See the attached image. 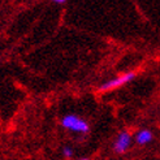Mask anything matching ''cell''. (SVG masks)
<instances>
[{"mask_svg":"<svg viewBox=\"0 0 160 160\" xmlns=\"http://www.w3.org/2000/svg\"><path fill=\"white\" fill-rule=\"evenodd\" d=\"M132 135L129 132H121L118 133V135L116 137L115 142H113V151L116 154H124L129 150L130 145H132Z\"/></svg>","mask_w":160,"mask_h":160,"instance_id":"obj_3","label":"cell"},{"mask_svg":"<svg viewBox=\"0 0 160 160\" xmlns=\"http://www.w3.org/2000/svg\"><path fill=\"white\" fill-rule=\"evenodd\" d=\"M77 160H90L89 158H81V159H77Z\"/></svg>","mask_w":160,"mask_h":160,"instance_id":"obj_7","label":"cell"},{"mask_svg":"<svg viewBox=\"0 0 160 160\" xmlns=\"http://www.w3.org/2000/svg\"><path fill=\"white\" fill-rule=\"evenodd\" d=\"M55 3H58V4H65L67 2H65V0H56Z\"/></svg>","mask_w":160,"mask_h":160,"instance_id":"obj_6","label":"cell"},{"mask_svg":"<svg viewBox=\"0 0 160 160\" xmlns=\"http://www.w3.org/2000/svg\"><path fill=\"white\" fill-rule=\"evenodd\" d=\"M152 139H154V133L150 129H141L135 133V137H134L135 143L139 146L148 145L150 142H152Z\"/></svg>","mask_w":160,"mask_h":160,"instance_id":"obj_4","label":"cell"},{"mask_svg":"<svg viewBox=\"0 0 160 160\" xmlns=\"http://www.w3.org/2000/svg\"><path fill=\"white\" fill-rule=\"evenodd\" d=\"M134 77H135V72H126V73L112 78V79H109V81L104 82L103 85H100L98 90L99 91H111V90L118 89V87H122L124 85L133 81Z\"/></svg>","mask_w":160,"mask_h":160,"instance_id":"obj_2","label":"cell"},{"mask_svg":"<svg viewBox=\"0 0 160 160\" xmlns=\"http://www.w3.org/2000/svg\"><path fill=\"white\" fill-rule=\"evenodd\" d=\"M62 155H64V158H65V159H72L74 154H73V150H72L70 147L65 146L62 148Z\"/></svg>","mask_w":160,"mask_h":160,"instance_id":"obj_5","label":"cell"},{"mask_svg":"<svg viewBox=\"0 0 160 160\" xmlns=\"http://www.w3.org/2000/svg\"><path fill=\"white\" fill-rule=\"evenodd\" d=\"M60 122H61L62 128H65V129L73 132V133L87 134L90 132L89 122H87L86 120H83L82 117H79L78 115H74V113H68L65 116H62Z\"/></svg>","mask_w":160,"mask_h":160,"instance_id":"obj_1","label":"cell"}]
</instances>
